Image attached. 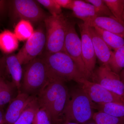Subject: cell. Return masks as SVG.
<instances>
[{"label":"cell","instance_id":"obj_27","mask_svg":"<svg viewBox=\"0 0 124 124\" xmlns=\"http://www.w3.org/2000/svg\"><path fill=\"white\" fill-rule=\"evenodd\" d=\"M37 1L48 9L51 16H59L62 14V8L55 0H38Z\"/></svg>","mask_w":124,"mask_h":124},{"label":"cell","instance_id":"obj_11","mask_svg":"<svg viewBox=\"0 0 124 124\" xmlns=\"http://www.w3.org/2000/svg\"><path fill=\"white\" fill-rule=\"evenodd\" d=\"M35 98L26 93L19 92L17 97L11 100L4 116L3 124H14L28 104Z\"/></svg>","mask_w":124,"mask_h":124},{"label":"cell","instance_id":"obj_9","mask_svg":"<svg viewBox=\"0 0 124 124\" xmlns=\"http://www.w3.org/2000/svg\"><path fill=\"white\" fill-rule=\"evenodd\" d=\"M11 2L14 15L20 20L37 23L44 21L47 17L37 0H15Z\"/></svg>","mask_w":124,"mask_h":124},{"label":"cell","instance_id":"obj_5","mask_svg":"<svg viewBox=\"0 0 124 124\" xmlns=\"http://www.w3.org/2000/svg\"><path fill=\"white\" fill-rule=\"evenodd\" d=\"M46 44V32L42 27H39L16 54L21 64H27L39 57L45 47Z\"/></svg>","mask_w":124,"mask_h":124},{"label":"cell","instance_id":"obj_23","mask_svg":"<svg viewBox=\"0 0 124 124\" xmlns=\"http://www.w3.org/2000/svg\"><path fill=\"white\" fill-rule=\"evenodd\" d=\"M34 31L31 23L28 20H21L17 23L14 33L18 40H27L32 35Z\"/></svg>","mask_w":124,"mask_h":124},{"label":"cell","instance_id":"obj_13","mask_svg":"<svg viewBox=\"0 0 124 124\" xmlns=\"http://www.w3.org/2000/svg\"><path fill=\"white\" fill-rule=\"evenodd\" d=\"M84 23L87 26L98 27L124 39V22L117 20L114 16L95 17Z\"/></svg>","mask_w":124,"mask_h":124},{"label":"cell","instance_id":"obj_21","mask_svg":"<svg viewBox=\"0 0 124 124\" xmlns=\"http://www.w3.org/2000/svg\"><path fill=\"white\" fill-rule=\"evenodd\" d=\"M98 111L118 118L124 119V104L116 103H97Z\"/></svg>","mask_w":124,"mask_h":124},{"label":"cell","instance_id":"obj_37","mask_svg":"<svg viewBox=\"0 0 124 124\" xmlns=\"http://www.w3.org/2000/svg\"><path fill=\"white\" fill-rule=\"evenodd\" d=\"M123 19H124V13H123Z\"/></svg>","mask_w":124,"mask_h":124},{"label":"cell","instance_id":"obj_15","mask_svg":"<svg viewBox=\"0 0 124 124\" xmlns=\"http://www.w3.org/2000/svg\"><path fill=\"white\" fill-rule=\"evenodd\" d=\"M69 95L68 90L64 84L60 88L55 101L48 110L53 124H58L62 120L63 112L66 105Z\"/></svg>","mask_w":124,"mask_h":124},{"label":"cell","instance_id":"obj_18","mask_svg":"<svg viewBox=\"0 0 124 124\" xmlns=\"http://www.w3.org/2000/svg\"><path fill=\"white\" fill-rule=\"evenodd\" d=\"M18 41L14 32L5 30L0 33V50L4 53H11L17 49Z\"/></svg>","mask_w":124,"mask_h":124},{"label":"cell","instance_id":"obj_33","mask_svg":"<svg viewBox=\"0 0 124 124\" xmlns=\"http://www.w3.org/2000/svg\"><path fill=\"white\" fill-rule=\"evenodd\" d=\"M4 115L2 110L0 109V124H3L4 120Z\"/></svg>","mask_w":124,"mask_h":124},{"label":"cell","instance_id":"obj_30","mask_svg":"<svg viewBox=\"0 0 124 124\" xmlns=\"http://www.w3.org/2000/svg\"><path fill=\"white\" fill-rule=\"evenodd\" d=\"M61 8L71 10L73 4L74 0H55Z\"/></svg>","mask_w":124,"mask_h":124},{"label":"cell","instance_id":"obj_34","mask_svg":"<svg viewBox=\"0 0 124 124\" xmlns=\"http://www.w3.org/2000/svg\"><path fill=\"white\" fill-rule=\"evenodd\" d=\"M5 82V81L3 79L1 76L0 75V89L4 85Z\"/></svg>","mask_w":124,"mask_h":124},{"label":"cell","instance_id":"obj_17","mask_svg":"<svg viewBox=\"0 0 124 124\" xmlns=\"http://www.w3.org/2000/svg\"><path fill=\"white\" fill-rule=\"evenodd\" d=\"M6 63L7 70L12 78L13 84L19 91L23 74L22 65L16 54H14L8 55L6 59Z\"/></svg>","mask_w":124,"mask_h":124},{"label":"cell","instance_id":"obj_16","mask_svg":"<svg viewBox=\"0 0 124 124\" xmlns=\"http://www.w3.org/2000/svg\"><path fill=\"white\" fill-rule=\"evenodd\" d=\"M71 10L73 16L82 20L83 22L91 18L99 17L95 7L84 0H74Z\"/></svg>","mask_w":124,"mask_h":124},{"label":"cell","instance_id":"obj_2","mask_svg":"<svg viewBox=\"0 0 124 124\" xmlns=\"http://www.w3.org/2000/svg\"><path fill=\"white\" fill-rule=\"evenodd\" d=\"M42 57L51 78L60 79L65 82L71 80L76 82L85 78L74 61L64 52H46Z\"/></svg>","mask_w":124,"mask_h":124},{"label":"cell","instance_id":"obj_6","mask_svg":"<svg viewBox=\"0 0 124 124\" xmlns=\"http://www.w3.org/2000/svg\"><path fill=\"white\" fill-rule=\"evenodd\" d=\"M64 52L71 58L85 78L88 80L82 59L81 40L76 31L75 23L69 20L64 41Z\"/></svg>","mask_w":124,"mask_h":124},{"label":"cell","instance_id":"obj_36","mask_svg":"<svg viewBox=\"0 0 124 124\" xmlns=\"http://www.w3.org/2000/svg\"><path fill=\"white\" fill-rule=\"evenodd\" d=\"M97 124L96 123H95L94 121H93V122H88L87 123H86V124Z\"/></svg>","mask_w":124,"mask_h":124},{"label":"cell","instance_id":"obj_29","mask_svg":"<svg viewBox=\"0 0 124 124\" xmlns=\"http://www.w3.org/2000/svg\"><path fill=\"white\" fill-rule=\"evenodd\" d=\"M12 94L11 86L6 82L0 89V108L11 102Z\"/></svg>","mask_w":124,"mask_h":124},{"label":"cell","instance_id":"obj_7","mask_svg":"<svg viewBox=\"0 0 124 124\" xmlns=\"http://www.w3.org/2000/svg\"><path fill=\"white\" fill-rule=\"evenodd\" d=\"M92 82L100 85L124 99V84L119 75L112 71L108 65H101L93 71Z\"/></svg>","mask_w":124,"mask_h":124},{"label":"cell","instance_id":"obj_24","mask_svg":"<svg viewBox=\"0 0 124 124\" xmlns=\"http://www.w3.org/2000/svg\"><path fill=\"white\" fill-rule=\"evenodd\" d=\"M93 119L97 124H124V119L115 117L101 111L94 113Z\"/></svg>","mask_w":124,"mask_h":124},{"label":"cell","instance_id":"obj_31","mask_svg":"<svg viewBox=\"0 0 124 124\" xmlns=\"http://www.w3.org/2000/svg\"><path fill=\"white\" fill-rule=\"evenodd\" d=\"M6 6V1L3 0H0V13L4 11Z\"/></svg>","mask_w":124,"mask_h":124},{"label":"cell","instance_id":"obj_19","mask_svg":"<svg viewBox=\"0 0 124 124\" xmlns=\"http://www.w3.org/2000/svg\"><path fill=\"white\" fill-rule=\"evenodd\" d=\"M40 108L37 98L35 97L23 111L17 120L14 124H33Z\"/></svg>","mask_w":124,"mask_h":124},{"label":"cell","instance_id":"obj_8","mask_svg":"<svg viewBox=\"0 0 124 124\" xmlns=\"http://www.w3.org/2000/svg\"><path fill=\"white\" fill-rule=\"evenodd\" d=\"M76 82L79 85L80 88L97 103H116L124 104L123 98L100 85L85 78L78 80Z\"/></svg>","mask_w":124,"mask_h":124},{"label":"cell","instance_id":"obj_22","mask_svg":"<svg viewBox=\"0 0 124 124\" xmlns=\"http://www.w3.org/2000/svg\"><path fill=\"white\" fill-rule=\"evenodd\" d=\"M111 70L117 74L124 68V45L112 51L108 64Z\"/></svg>","mask_w":124,"mask_h":124},{"label":"cell","instance_id":"obj_38","mask_svg":"<svg viewBox=\"0 0 124 124\" xmlns=\"http://www.w3.org/2000/svg\"><path fill=\"white\" fill-rule=\"evenodd\" d=\"M122 2H123V4H124V0H122Z\"/></svg>","mask_w":124,"mask_h":124},{"label":"cell","instance_id":"obj_12","mask_svg":"<svg viewBox=\"0 0 124 124\" xmlns=\"http://www.w3.org/2000/svg\"><path fill=\"white\" fill-rule=\"evenodd\" d=\"M65 81L58 78H51L46 85L39 91L37 100L41 107L48 110L57 97Z\"/></svg>","mask_w":124,"mask_h":124},{"label":"cell","instance_id":"obj_25","mask_svg":"<svg viewBox=\"0 0 124 124\" xmlns=\"http://www.w3.org/2000/svg\"><path fill=\"white\" fill-rule=\"evenodd\" d=\"M113 16L120 22H124L123 14L124 10L122 0H103Z\"/></svg>","mask_w":124,"mask_h":124},{"label":"cell","instance_id":"obj_32","mask_svg":"<svg viewBox=\"0 0 124 124\" xmlns=\"http://www.w3.org/2000/svg\"><path fill=\"white\" fill-rule=\"evenodd\" d=\"M119 75L121 80L122 81L124 84V68L120 72Z\"/></svg>","mask_w":124,"mask_h":124},{"label":"cell","instance_id":"obj_14","mask_svg":"<svg viewBox=\"0 0 124 124\" xmlns=\"http://www.w3.org/2000/svg\"><path fill=\"white\" fill-rule=\"evenodd\" d=\"M87 29L93 42L96 57L102 65H108L112 51L93 27L87 26Z\"/></svg>","mask_w":124,"mask_h":124},{"label":"cell","instance_id":"obj_28","mask_svg":"<svg viewBox=\"0 0 124 124\" xmlns=\"http://www.w3.org/2000/svg\"><path fill=\"white\" fill-rule=\"evenodd\" d=\"M33 124H53L49 112L46 108H40L36 115Z\"/></svg>","mask_w":124,"mask_h":124},{"label":"cell","instance_id":"obj_1","mask_svg":"<svg viewBox=\"0 0 124 124\" xmlns=\"http://www.w3.org/2000/svg\"><path fill=\"white\" fill-rule=\"evenodd\" d=\"M97 104L81 89L72 92L68 100L63 112L64 121L85 124L93 119V109Z\"/></svg>","mask_w":124,"mask_h":124},{"label":"cell","instance_id":"obj_35","mask_svg":"<svg viewBox=\"0 0 124 124\" xmlns=\"http://www.w3.org/2000/svg\"><path fill=\"white\" fill-rule=\"evenodd\" d=\"M62 124H77V123H74V122H67V121H64V123Z\"/></svg>","mask_w":124,"mask_h":124},{"label":"cell","instance_id":"obj_10","mask_svg":"<svg viewBox=\"0 0 124 124\" xmlns=\"http://www.w3.org/2000/svg\"><path fill=\"white\" fill-rule=\"evenodd\" d=\"M81 36V51L88 80L93 73L95 66L96 56L87 26L84 22L78 23Z\"/></svg>","mask_w":124,"mask_h":124},{"label":"cell","instance_id":"obj_4","mask_svg":"<svg viewBox=\"0 0 124 124\" xmlns=\"http://www.w3.org/2000/svg\"><path fill=\"white\" fill-rule=\"evenodd\" d=\"M50 78L44 60L42 57H37L27 64L23 75V88L27 93L39 91Z\"/></svg>","mask_w":124,"mask_h":124},{"label":"cell","instance_id":"obj_3","mask_svg":"<svg viewBox=\"0 0 124 124\" xmlns=\"http://www.w3.org/2000/svg\"><path fill=\"white\" fill-rule=\"evenodd\" d=\"M44 22L46 29V52H64L68 20L62 14L59 16H47Z\"/></svg>","mask_w":124,"mask_h":124},{"label":"cell","instance_id":"obj_26","mask_svg":"<svg viewBox=\"0 0 124 124\" xmlns=\"http://www.w3.org/2000/svg\"><path fill=\"white\" fill-rule=\"evenodd\" d=\"M84 1L85 2L93 5L95 7L99 17H113V15L103 0H85Z\"/></svg>","mask_w":124,"mask_h":124},{"label":"cell","instance_id":"obj_39","mask_svg":"<svg viewBox=\"0 0 124 124\" xmlns=\"http://www.w3.org/2000/svg\"><path fill=\"white\" fill-rule=\"evenodd\" d=\"M0 75L1 76V72L0 68Z\"/></svg>","mask_w":124,"mask_h":124},{"label":"cell","instance_id":"obj_20","mask_svg":"<svg viewBox=\"0 0 124 124\" xmlns=\"http://www.w3.org/2000/svg\"><path fill=\"white\" fill-rule=\"evenodd\" d=\"M93 27L111 50L114 51L124 45V38L98 27Z\"/></svg>","mask_w":124,"mask_h":124}]
</instances>
